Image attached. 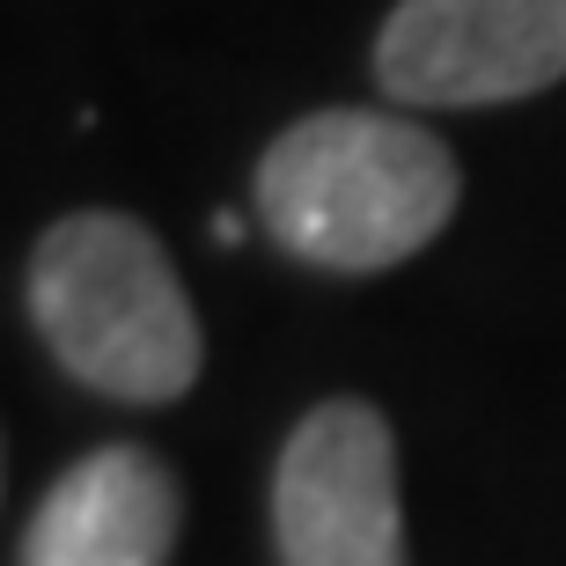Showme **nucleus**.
Listing matches in <instances>:
<instances>
[{"label": "nucleus", "instance_id": "2", "mask_svg": "<svg viewBox=\"0 0 566 566\" xmlns=\"http://www.w3.org/2000/svg\"><path fill=\"white\" fill-rule=\"evenodd\" d=\"M30 316L60 368L118 405H169L199 376L191 294L133 213H66L30 258Z\"/></svg>", "mask_w": 566, "mask_h": 566}, {"label": "nucleus", "instance_id": "3", "mask_svg": "<svg viewBox=\"0 0 566 566\" xmlns=\"http://www.w3.org/2000/svg\"><path fill=\"white\" fill-rule=\"evenodd\" d=\"M273 545L280 566H405L398 434L376 405L302 412L273 471Z\"/></svg>", "mask_w": 566, "mask_h": 566}, {"label": "nucleus", "instance_id": "1", "mask_svg": "<svg viewBox=\"0 0 566 566\" xmlns=\"http://www.w3.org/2000/svg\"><path fill=\"white\" fill-rule=\"evenodd\" d=\"M457 155L412 118L310 111L258 163V213L280 251L324 273H390L457 213Z\"/></svg>", "mask_w": 566, "mask_h": 566}, {"label": "nucleus", "instance_id": "5", "mask_svg": "<svg viewBox=\"0 0 566 566\" xmlns=\"http://www.w3.org/2000/svg\"><path fill=\"white\" fill-rule=\"evenodd\" d=\"M185 493L163 457L133 441L66 463L22 530V566H169Z\"/></svg>", "mask_w": 566, "mask_h": 566}, {"label": "nucleus", "instance_id": "4", "mask_svg": "<svg viewBox=\"0 0 566 566\" xmlns=\"http://www.w3.org/2000/svg\"><path fill=\"white\" fill-rule=\"evenodd\" d=\"M376 82L412 111L523 104L566 82V0H398L376 30Z\"/></svg>", "mask_w": 566, "mask_h": 566}]
</instances>
